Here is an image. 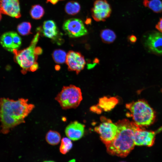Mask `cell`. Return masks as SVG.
<instances>
[{
  "label": "cell",
  "mask_w": 162,
  "mask_h": 162,
  "mask_svg": "<svg viewBox=\"0 0 162 162\" xmlns=\"http://www.w3.org/2000/svg\"><path fill=\"white\" fill-rule=\"evenodd\" d=\"M27 99L20 98L17 100L1 98L0 102L1 132L8 134L10 130L25 122V118L34 108V105L28 103Z\"/></svg>",
  "instance_id": "cell-1"
},
{
  "label": "cell",
  "mask_w": 162,
  "mask_h": 162,
  "mask_svg": "<svg viewBox=\"0 0 162 162\" xmlns=\"http://www.w3.org/2000/svg\"><path fill=\"white\" fill-rule=\"evenodd\" d=\"M115 123L118 128L117 134L111 142L105 145L106 151L110 155L125 157L135 145L134 134L140 126L126 119L118 120Z\"/></svg>",
  "instance_id": "cell-2"
},
{
  "label": "cell",
  "mask_w": 162,
  "mask_h": 162,
  "mask_svg": "<svg viewBox=\"0 0 162 162\" xmlns=\"http://www.w3.org/2000/svg\"><path fill=\"white\" fill-rule=\"evenodd\" d=\"M39 30L34 36L30 46L21 50L14 49V60L19 64L22 70V73L26 74L28 71L34 72L38 68L37 62L38 55L35 50V46L40 36Z\"/></svg>",
  "instance_id": "cell-3"
},
{
  "label": "cell",
  "mask_w": 162,
  "mask_h": 162,
  "mask_svg": "<svg viewBox=\"0 0 162 162\" xmlns=\"http://www.w3.org/2000/svg\"><path fill=\"white\" fill-rule=\"evenodd\" d=\"M126 107L130 111L133 122L138 126H147L154 122L155 113L146 101L139 100L127 104Z\"/></svg>",
  "instance_id": "cell-4"
},
{
  "label": "cell",
  "mask_w": 162,
  "mask_h": 162,
  "mask_svg": "<svg viewBox=\"0 0 162 162\" xmlns=\"http://www.w3.org/2000/svg\"><path fill=\"white\" fill-rule=\"evenodd\" d=\"M82 99L80 89L72 85L64 86L55 98L64 110L76 108Z\"/></svg>",
  "instance_id": "cell-5"
},
{
  "label": "cell",
  "mask_w": 162,
  "mask_h": 162,
  "mask_svg": "<svg viewBox=\"0 0 162 162\" xmlns=\"http://www.w3.org/2000/svg\"><path fill=\"white\" fill-rule=\"evenodd\" d=\"M100 121L101 123L94 129L99 135L101 141L106 145L114 139L117 134L118 128L115 123L105 117H101Z\"/></svg>",
  "instance_id": "cell-6"
},
{
  "label": "cell",
  "mask_w": 162,
  "mask_h": 162,
  "mask_svg": "<svg viewBox=\"0 0 162 162\" xmlns=\"http://www.w3.org/2000/svg\"><path fill=\"white\" fill-rule=\"evenodd\" d=\"M63 29L70 38H77L87 34L88 31L81 20L76 18L68 19L63 25Z\"/></svg>",
  "instance_id": "cell-7"
},
{
  "label": "cell",
  "mask_w": 162,
  "mask_h": 162,
  "mask_svg": "<svg viewBox=\"0 0 162 162\" xmlns=\"http://www.w3.org/2000/svg\"><path fill=\"white\" fill-rule=\"evenodd\" d=\"M144 45L149 52L162 55V33L155 31L147 33L143 39Z\"/></svg>",
  "instance_id": "cell-8"
},
{
  "label": "cell",
  "mask_w": 162,
  "mask_h": 162,
  "mask_svg": "<svg viewBox=\"0 0 162 162\" xmlns=\"http://www.w3.org/2000/svg\"><path fill=\"white\" fill-rule=\"evenodd\" d=\"M162 130V127H161L156 131H148L140 126L136 130L134 134L135 145L152 146L154 144L156 134Z\"/></svg>",
  "instance_id": "cell-9"
},
{
  "label": "cell",
  "mask_w": 162,
  "mask_h": 162,
  "mask_svg": "<svg viewBox=\"0 0 162 162\" xmlns=\"http://www.w3.org/2000/svg\"><path fill=\"white\" fill-rule=\"evenodd\" d=\"M111 7L106 0H97L92 9L93 18L97 22L104 21L110 15Z\"/></svg>",
  "instance_id": "cell-10"
},
{
  "label": "cell",
  "mask_w": 162,
  "mask_h": 162,
  "mask_svg": "<svg viewBox=\"0 0 162 162\" xmlns=\"http://www.w3.org/2000/svg\"><path fill=\"white\" fill-rule=\"evenodd\" d=\"M69 70L75 71L78 74L84 68L86 62L84 56L79 52L70 51L66 61Z\"/></svg>",
  "instance_id": "cell-11"
},
{
  "label": "cell",
  "mask_w": 162,
  "mask_h": 162,
  "mask_svg": "<svg viewBox=\"0 0 162 162\" xmlns=\"http://www.w3.org/2000/svg\"><path fill=\"white\" fill-rule=\"evenodd\" d=\"M19 0H0L1 14L18 18L21 16Z\"/></svg>",
  "instance_id": "cell-12"
},
{
  "label": "cell",
  "mask_w": 162,
  "mask_h": 162,
  "mask_svg": "<svg viewBox=\"0 0 162 162\" xmlns=\"http://www.w3.org/2000/svg\"><path fill=\"white\" fill-rule=\"evenodd\" d=\"M85 126L77 121L70 123L66 127L65 132L66 136L71 140L76 141L83 136Z\"/></svg>",
  "instance_id": "cell-13"
},
{
  "label": "cell",
  "mask_w": 162,
  "mask_h": 162,
  "mask_svg": "<svg viewBox=\"0 0 162 162\" xmlns=\"http://www.w3.org/2000/svg\"><path fill=\"white\" fill-rule=\"evenodd\" d=\"M118 102V99L116 97L108 98L104 96L99 99L98 103L97 105L102 110L107 112L114 108Z\"/></svg>",
  "instance_id": "cell-14"
},
{
  "label": "cell",
  "mask_w": 162,
  "mask_h": 162,
  "mask_svg": "<svg viewBox=\"0 0 162 162\" xmlns=\"http://www.w3.org/2000/svg\"><path fill=\"white\" fill-rule=\"evenodd\" d=\"M1 43L2 46L7 50L13 52L14 49L12 32H5L2 35Z\"/></svg>",
  "instance_id": "cell-15"
},
{
  "label": "cell",
  "mask_w": 162,
  "mask_h": 162,
  "mask_svg": "<svg viewBox=\"0 0 162 162\" xmlns=\"http://www.w3.org/2000/svg\"><path fill=\"white\" fill-rule=\"evenodd\" d=\"M144 6L156 13L162 12V2L160 0H144Z\"/></svg>",
  "instance_id": "cell-16"
},
{
  "label": "cell",
  "mask_w": 162,
  "mask_h": 162,
  "mask_svg": "<svg viewBox=\"0 0 162 162\" xmlns=\"http://www.w3.org/2000/svg\"><path fill=\"white\" fill-rule=\"evenodd\" d=\"M61 140V136L58 132L52 130H50L46 134V142L51 145H56L58 144Z\"/></svg>",
  "instance_id": "cell-17"
},
{
  "label": "cell",
  "mask_w": 162,
  "mask_h": 162,
  "mask_svg": "<svg viewBox=\"0 0 162 162\" xmlns=\"http://www.w3.org/2000/svg\"><path fill=\"white\" fill-rule=\"evenodd\" d=\"M100 36L102 41L106 44L112 43L116 38V35L114 32L109 29L102 30L100 32Z\"/></svg>",
  "instance_id": "cell-18"
},
{
  "label": "cell",
  "mask_w": 162,
  "mask_h": 162,
  "mask_svg": "<svg viewBox=\"0 0 162 162\" xmlns=\"http://www.w3.org/2000/svg\"><path fill=\"white\" fill-rule=\"evenodd\" d=\"M80 6L77 2L74 1L68 2L66 4L65 10L66 13L70 15H74L78 13L80 10Z\"/></svg>",
  "instance_id": "cell-19"
},
{
  "label": "cell",
  "mask_w": 162,
  "mask_h": 162,
  "mask_svg": "<svg viewBox=\"0 0 162 162\" xmlns=\"http://www.w3.org/2000/svg\"><path fill=\"white\" fill-rule=\"evenodd\" d=\"M30 13L33 19L39 20L43 16L44 11L41 6L39 4H36L32 6Z\"/></svg>",
  "instance_id": "cell-20"
},
{
  "label": "cell",
  "mask_w": 162,
  "mask_h": 162,
  "mask_svg": "<svg viewBox=\"0 0 162 162\" xmlns=\"http://www.w3.org/2000/svg\"><path fill=\"white\" fill-rule=\"evenodd\" d=\"M73 143L68 137H63L61 140L59 147L60 152L63 154L67 153L72 148Z\"/></svg>",
  "instance_id": "cell-21"
},
{
  "label": "cell",
  "mask_w": 162,
  "mask_h": 162,
  "mask_svg": "<svg viewBox=\"0 0 162 162\" xmlns=\"http://www.w3.org/2000/svg\"><path fill=\"white\" fill-rule=\"evenodd\" d=\"M67 54L64 50L58 49L55 50L52 54L55 62L58 64H62L66 62Z\"/></svg>",
  "instance_id": "cell-22"
},
{
  "label": "cell",
  "mask_w": 162,
  "mask_h": 162,
  "mask_svg": "<svg viewBox=\"0 0 162 162\" xmlns=\"http://www.w3.org/2000/svg\"><path fill=\"white\" fill-rule=\"evenodd\" d=\"M31 25L29 22H24L20 24L17 27L19 33L22 35H26L31 34Z\"/></svg>",
  "instance_id": "cell-23"
},
{
  "label": "cell",
  "mask_w": 162,
  "mask_h": 162,
  "mask_svg": "<svg viewBox=\"0 0 162 162\" xmlns=\"http://www.w3.org/2000/svg\"><path fill=\"white\" fill-rule=\"evenodd\" d=\"M42 31L44 35L53 40H56L58 34L57 27L42 28Z\"/></svg>",
  "instance_id": "cell-24"
},
{
  "label": "cell",
  "mask_w": 162,
  "mask_h": 162,
  "mask_svg": "<svg viewBox=\"0 0 162 162\" xmlns=\"http://www.w3.org/2000/svg\"><path fill=\"white\" fill-rule=\"evenodd\" d=\"M12 34L13 37V49H17L21 45V38L16 32H12Z\"/></svg>",
  "instance_id": "cell-25"
},
{
  "label": "cell",
  "mask_w": 162,
  "mask_h": 162,
  "mask_svg": "<svg viewBox=\"0 0 162 162\" xmlns=\"http://www.w3.org/2000/svg\"><path fill=\"white\" fill-rule=\"evenodd\" d=\"M90 110L93 112L98 114H100L102 112V110L97 105L92 106L90 108Z\"/></svg>",
  "instance_id": "cell-26"
},
{
  "label": "cell",
  "mask_w": 162,
  "mask_h": 162,
  "mask_svg": "<svg viewBox=\"0 0 162 162\" xmlns=\"http://www.w3.org/2000/svg\"><path fill=\"white\" fill-rule=\"evenodd\" d=\"M155 27L158 31L162 33V17L160 18L156 25Z\"/></svg>",
  "instance_id": "cell-27"
},
{
  "label": "cell",
  "mask_w": 162,
  "mask_h": 162,
  "mask_svg": "<svg viewBox=\"0 0 162 162\" xmlns=\"http://www.w3.org/2000/svg\"><path fill=\"white\" fill-rule=\"evenodd\" d=\"M129 38L130 41L133 43H135L137 40L136 37L133 35H130Z\"/></svg>",
  "instance_id": "cell-28"
},
{
  "label": "cell",
  "mask_w": 162,
  "mask_h": 162,
  "mask_svg": "<svg viewBox=\"0 0 162 162\" xmlns=\"http://www.w3.org/2000/svg\"><path fill=\"white\" fill-rule=\"evenodd\" d=\"M60 0H46L47 2H50L53 4H56Z\"/></svg>",
  "instance_id": "cell-29"
},
{
  "label": "cell",
  "mask_w": 162,
  "mask_h": 162,
  "mask_svg": "<svg viewBox=\"0 0 162 162\" xmlns=\"http://www.w3.org/2000/svg\"><path fill=\"white\" fill-rule=\"evenodd\" d=\"M43 162H56L53 160H45L43 161Z\"/></svg>",
  "instance_id": "cell-30"
},
{
  "label": "cell",
  "mask_w": 162,
  "mask_h": 162,
  "mask_svg": "<svg viewBox=\"0 0 162 162\" xmlns=\"http://www.w3.org/2000/svg\"><path fill=\"white\" fill-rule=\"evenodd\" d=\"M125 162V161H121V162Z\"/></svg>",
  "instance_id": "cell-31"
}]
</instances>
